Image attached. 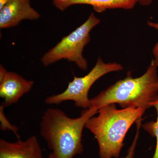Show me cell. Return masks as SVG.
<instances>
[{"label":"cell","instance_id":"cell-1","mask_svg":"<svg viewBox=\"0 0 158 158\" xmlns=\"http://www.w3.org/2000/svg\"><path fill=\"white\" fill-rule=\"evenodd\" d=\"M98 112L87 109L80 117L72 118L57 108L44 111L40 124V135L52 151L53 158H73L83 152V130L88 119Z\"/></svg>","mask_w":158,"mask_h":158},{"label":"cell","instance_id":"cell-2","mask_svg":"<svg viewBox=\"0 0 158 158\" xmlns=\"http://www.w3.org/2000/svg\"><path fill=\"white\" fill-rule=\"evenodd\" d=\"M144 107L118 110L116 104H110L98 110L86 123L99 146L100 158H118L124 145L127 133L132 125L145 113Z\"/></svg>","mask_w":158,"mask_h":158},{"label":"cell","instance_id":"cell-3","mask_svg":"<svg viewBox=\"0 0 158 158\" xmlns=\"http://www.w3.org/2000/svg\"><path fill=\"white\" fill-rule=\"evenodd\" d=\"M157 69L153 59L141 76L134 78L131 72H128L124 79L90 99L88 109L98 111L110 104H117L122 109L151 107L158 98Z\"/></svg>","mask_w":158,"mask_h":158},{"label":"cell","instance_id":"cell-4","mask_svg":"<svg viewBox=\"0 0 158 158\" xmlns=\"http://www.w3.org/2000/svg\"><path fill=\"white\" fill-rule=\"evenodd\" d=\"M100 19L91 12L87 20L43 56L41 62L48 66L64 59L74 62L83 70L88 69L87 60L83 56L84 48L90 41V32L100 22Z\"/></svg>","mask_w":158,"mask_h":158},{"label":"cell","instance_id":"cell-5","mask_svg":"<svg viewBox=\"0 0 158 158\" xmlns=\"http://www.w3.org/2000/svg\"><path fill=\"white\" fill-rule=\"evenodd\" d=\"M123 69V66L119 63H106L99 57L94 67L86 75L74 77L73 80L69 83L68 87L63 92L48 96L45 98L44 102L48 105H58L62 102L72 101L76 106L87 110L90 103L88 92L94 83L107 74Z\"/></svg>","mask_w":158,"mask_h":158},{"label":"cell","instance_id":"cell-6","mask_svg":"<svg viewBox=\"0 0 158 158\" xmlns=\"http://www.w3.org/2000/svg\"><path fill=\"white\" fill-rule=\"evenodd\" d=\"M40 15L31 6V0H10L0 9V28H10L23 20L38 19Z\"/></svg>","mask_w":158,"mask_h":158},{"label":"cell","instance_id":"cell-7","mask_svg":"<svg viewBox=\"0 0 158 158\" xmlns=\"http://www.w3.org/2000/svg\"><path fill=\"white\" fill-rule=\"evenodd\" d=\"M34 85V81L26 80L15 73L7 71L0 80V97L4 100L2 104L6 107L16 103L31 90Z\"/></svg>","mask_w":158,"mask_h":158},{"label":"cell","instance_id":"cell-8","mask_svg":"<svg viewBox=\"0 0 158 158\" xmlns=\"http://www.w3.org/2000/svg\"><path fill=\"white\" fill-rule=\"evenodd\" d=\"M0 158H44L38 139L35 136L22 141L10 142L0 140Z\"/></svg>","mask_w":158,"mask_h":158},{"label":"cell","instance_id":"cell-9","mask_svg":"<svg viewBox=\"0 0 158 158\" xmlns=\"http://www.w3.org/2000/svg\"><path fill=\"white\" fill-rule=\"evenodd\" d=\"M139 0H70V6L75 5H88L94 11L102 13L108 9L131 10L135 8Z\"/></svg>","mask_w":158,"mask_h":158},{"label":"cell","instance_id":"cell-10","mask_svg":"<svg viewBox=\"0 0 158 158\" xmlns=\"http://www.w3.org/2000/svg\"><path fill=\"white\" fill-rule=\"evenodd\" d=\"M152 107L155 108L157 113L156 121H151L146 123L142 126L145 131L149 133L152 137H155L156 144L155 151L152 158H158V98L152 104Z\"/></svg>","mask_w":158,"mask_h":158},{"label":"cell","instance_id":"cell-11","mask_svg":"<svg viewBox=\"0 0 158 158\" xmlns=\"http://www.w3.org/2000/svg\"><path fill=\"white\" fill-rule=\"evenodd\" d=\"M6 107L2 104L0 106V121L1 129L2 131H9L13 132L18 139H20V136L18 131L19 129L17 127L12 125L8 120L4 113V108Z\"/></svg>","mask_w":158,"mask_h":158},{"label":"cell","instance_id":"cell-12","mask_svg":"<svg viewBox=\"0 0 158 158\" xmlns=\"http://www.w3.org/2000/svg\"><path fill=\"white\" fill-rule=\"evenodd\" d=\"M142 118H140L138 121L136 122L137 123V131H136L135 136L133 140L131 145L130 146L128 149L127 154L125 156L123 157L122 158H134L135 153L136 146H137V143L138 138H139V134H140V130L141 126V121Z\"/></svg>","mask_w":158,"mask_h":158},{"label":"cell","instance_id":"cell-13","mask_svg":"<svg viewBox=\"0 0 158 158\" xmlns=\"http://www.w3.org/2000/svg\"><path fill=\"white\" fill-rule=\"evenodd\" d=\"M147 24L150 27L155 29L158 32V23L148 21ZM152 54L154 56L153 60H154L156 65L158 68V40L153 48Z\"/></svg>","mask_w":158,"mask_h":158},{"label":"cell","instance_id":"cell-14","mask_svg":"<svg viewBox=\"0 0 158 158\" xmlns=\"http://www.w3.org/2000/svg\"><path fill=\"white\" fill-rule=\"evenodd\" d=\"M53 4L57 9L64 11L70 6V0H52Z\"/></svg>","mask_w":158,"mask_h":158},{"label":"cell","instance_id":"cell-15","mask_svg":"<svg viewBox=\"0 0 158 158\" xmlns=\"http://www.w3.org/2000/svg\"><path fill=\"white\" fill-rule=\"evenodd\" d=\"M153 0H139L138 4L142 6H148L151 5Z\"/></svg>","mask_w":158,"mask_h":158},{"label":"cell","instance_id":"cell-16","mask_svg":"<svg viewBox=\"0 0 158 158\" xmlns=\"http://www.w3.org/2000/svg\"><path fill=\"white\" fill-rule=\"evenodd\" d=\"M10 0H0V9H2Z\"/></svg>","mask_w":158,"mask_h":158},{"label":"cell","instance_id":"cell-17","mask_svg":"<svg viewBox=\"0 0 158 158\" xmlns=\"http://www.w3.org/2000/svg\"><path fill=\"white\" fill-rule=\"evenodd\" d=\"M48 158H53L52 155V153H51L49 155L48 157Z\"/></svg>","mask_w":158,"mask_h":158}]
</instances>
